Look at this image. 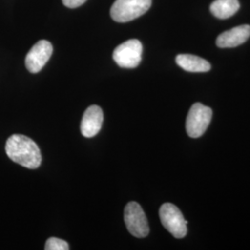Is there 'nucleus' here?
Wrapping results in <instances>:
<instances>
[{
  "label": "nucleus",
  "mask_w": 250,
  "mask_h": 250,
  "mask_svg": "<svg viewBox=\"0 0 250 250\" xmlns=\"http://www.w3.org/2000/svg\"><path fill=\"white\" fill-rule=\"evenodd\" d=\"M6 153L9 159L28 169L41 165V152L34 140L22 134H13L7 140Z\"/></svg>",
  "instance_id": "obj_1"
},
{
  "label": "nucleus",
  "mask_w": 250,
  "mask_h": 250,
  "mask_svg": "<svg viewBox=\"0 0 250 250\" xmlns=\"http://www.w3.org/2000/svg\"><path fill=\"white\" fill-rule=\"evenodd\" d=\"M151 3L152 0H116L110 9V16L117 22H127L142 16Z\"/></svg>",
  "instance_id": "obj_2"
},
{
  "label": "nucleus",
  "mask_w": 250,
  "mask_h": 250,
  "mask_svg": "<svg viewBox=\"0 0 250 250\" xmlns=\"http://www.w3.org/2000/svg\"><path fill=\"white\" fill-rule=\"evenodd\" d=\"M212 110L201 103H195L188 112L186 128L188 135L192 138L202 136L210 124Z\"/></svg>",
  "instance_id": "obj_3"
},
{
  "label": "nucleus",
  "mask_w": 250,
  "mask_h": 250,
  "mask_svg": "<svg viewBox=\"0 0 250 250\" xmlns=\"http://www.w3.org/2000/svg\"><path fill=\"white\" fill-rule=\"evenodd\" d=\"M162 225L176 238H183L188 233V224L178 208L171 203H165L160 208Z\"/></svg>",
  "instance_id": "obj_4"
},
{
  "label": "nucleus",
  "mask_w": 250,
  "mask_h": 250,
  "mask_svg": "<svg viewBox=\"0 0 250 250\" xmlns=\"http://www.w3.org/2000/svg\"><path fill=\"white\" fill-rule=\"evenodd\" d=\"M143 45L137 39H131L118 45L113 51V60L121 67L134 69L142 60Z\"/></svg>",
  "instance_id": "obj_5"
},
{
  "label": "nucleus",
  "mask_w": 250,
  "mask_h": 250,
  "mask_svg": "<svg viewBox=\"0 0 250 250\" xmlns=\"http://www.w3.org/2000/svg\"><path fill=\"white\" fill-rule=\"evenodd\" d=\"M127 230L135 237L143 238L149 233V226L143 208L137 202H129L125 208Z\"/></svg>",
  "instance_id": "obj_6"
},
{
  "label": "nucleus",
  "mask_w": 250,
  "mask_h": 250,
  "mask_svg": "<svg viewBox=\"0 0 250 250\" xmlns=\"http://www.w3.org/2000/svg\"><path fill=\"white\" fill-rule=\"evenodd\" d=\"M53 46L46 40H40L31 48L25 58L27 70L32 73L40 72L50 59Z\"/></svg>",
  "instance_id": "obj_7"
},
{
  "label": "nucleus",
  "mask_w": 250,
  "mask_h": 250,
  "mask_svg": "<svg viewBox=\"0 0 250 250\" xmlns=\"http://www.w3.org/2000/svg\"><path fill=\"white\" fill-rule=\"evenodd\" d=\"M103 123V111L97 105L90 106L83 113L81 132L84 137H93L99 134Z\"/></svg>",
  "instance_id": "obj_8"
},
{
  "label": "nucleus",
  "mask_w": 250,
  "mask_h": 250,
  "mask_svg": "<svg viewBox=\"0 0 250 250\" xmlns=\"http://www.w3.org/2000/svg\"><path fill=\"white\" fill-rule=\"evenodd\" d=\"M250 37V26L244 24L234 27L218 36L216 45L221 48L235 47L244 44Z\"/></svg>",
  "instance_id": "obj_9"
},
{
  "label": "nucleus",
  "mask_w": 250,
  "mask_h": 250,
  "mask_svg": "<svg viewBox=\"0 0 250 250\" xmlns=\"http://www.w3.org/2000/svg\"><path fill=\"white\" fill-rule=\"evenodd\" d=\"M176 63L182 69L190 72H207L211 68L210 64L204 59L189 54L178 55Z\"/></svg>",
  "instance_id": "obj_10"
},
{
  "label": "nucleus",
  "mask_w": 250,
  "mask_h": 250,
  "mask_svg": "<svg viewBox=\"0 0 250 250\" xmlns=\"http://www.w3.org/2000/svg\"><path fill=\"white\" fill-rule=\"evenodd\" d=\"M239 8L238 0H215L210 5V11L217 18L227 19L234 15Z\"/></svg>",
  "instance_id": "obj_11"
},
{
  "label": "nucleus",
  "mask_w": 250,
  "mask_h": 250,
  "mask_svg": "<svg viewBox=\"0 0 250 250\" xmlns=\"http://www.w3.org/2000/svg\"><path fill=\"white\" fill-rule=\"evenodd\" d=\"M45 250H68L70 246L66 241L57 237H50L45 242Z\"/></svg>",
  "instance_id": "obj_12"
},
{
  "label": "nucleus",
  "mask_w": 250,
  "mask_h": 250,
  "mask_svg": "<svg viewBox=\"0 0 250 250\" xmlns=\"http://www.w3.org/2000/svg\"><path fill=\"white\" fill-rule=\"evenodd\" d=\"M86 0H62L63 4L67 7V8H71V9H75L82 6L83 3H85Z\"/></svg>",
  "instance_id": "obj_13"
}]
</instances>
